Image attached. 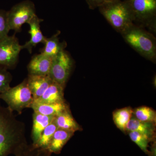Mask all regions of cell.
<instances>
[{
    "label": "cell",
    "instance_id": "cell-1",
    "mask_svg": "<svg viewBox=\"0 0 156 156\" xmlns=\"http://www.w3.org/2000/svg\"><path fill=\"white\" fill-rule=\"evenodd\" d=\"M28 144L24 123L8 107L0 106V156L17 155Z\"/></svg>",
    "mask_w": 156,
    "mask_h": 156
},
{
    "label": "cell",
    "instance_id": "cell-2",
    "mask_svg": "<svg viewBox=\"0 0 156 156\" xmlns=\"http://www.w3.org/2000/svg\"><path fill=\"white\" fill-rule=\"evenodd\" d=\"M121 34L126 43L140 56L155 63L156 39L154 34L134 24Z\"/></svg>",
    "mask_w": 156,
    "mask_h": 156
},
{
    "label": "cell",
    "instance_id": "cell-3",
    "mask_svg": "<svg viewBox=\"0 0 156 156\" xmlns=\"http://www.w3.org/2000/svg\"><path fill=\"white\" fill-rule=\"evenodd\" d=\"M98 9L112 27L120 34L134 24L131 10L124 0H115Z\"/></svg>",
    "mask_w": 156,
    "mask_h": 156
},
{
    "label": "cell",
    "instance_id": "cell-4",
    "mask_svg": "<svg viewBox=\"0 0 156 156\" xmlns=\"http://www.w3.org/2000/svg\"><path fill=\"white\" fill-rule=\"evenodd\" d=\"M131 10L135 25L156 32V0H124Z\"/></svg>",
    "mask_w": 156,
    "mask_h": 156
},
{
    "label": "cell",
    "instance_id": "cell-5",
    "mask_svg": "<svg viewBox=\"0 0 156 156\" xmlns=\"http://www.w3.org/2000/svg\"><path fill=\"white\" fill-rule=\"evenodd\" d=\"M0 99L6 102L11 110L19 114H21L25 108H30L34 100L27 85V78L19 85L11 87L0 94Z\"/></svg>",
    "mask_w": 156,
    "mask_h": 156
},
{
    "label": "cell",
    "instance_id": "cell-6",
    "mask_svg": "<svg viewBox=\"0 0 156 156\" xmlns=\"http://www.w3.org/2000/svg\"><path fill=\"white\" fill-rule=\"evenodd\" d=\"M37 16L34 4L30 0L23 1L13 6L7 11V17L10 30L15 32L21 31V27L28 23Z\"/></svg>",
    "mask_w": 156,
    "mask_h": 156
},
{
    "label": "cell",
    "instance_id": "cell-7",
    "mask_svg": "<svg viewBox=\"0 0 156 156\" xmlns=\"http://www.w3.org/2000/svg\"><path fill=\"white\" fill-rule=\"evenodd\" d=\"M73 60L65 50L53 58L49 76L52 80L65 87L73 66Z\"/></svg>",
    "mask_w": 156,
    "mask_h": 156
},
{
    "label": "cell",
    "instance_id": "cell-8",
    "mask_svg": "<svg viewBox=\"0 0 156 156\" xmlns=\"http://www.w3.org/2000/svg\"><path fill=\"white\" fill-rule=\"evenodd\" d=\"M22 45L15 35L6 37L0 41V66L13 69L18 63Z\"/></svg>",
    "mask_w": 156,
    "mask_h": 156
},
{
    "label": "cell",
    "instance_id": "cell-9",
    "mask_svg": "<svg viewBox=\"0 0 156 156\" xmlns=\"http://www.w3.org/2000/svg\"><path fill=\"white\" fill-rule=\"evenodd\" d=\"M53 58L40 54L34 55L27 65L29 75L47 76L49 75Z\"/></svg>",
    "mask_w": 156,
    "mask_h": 156
},
{
    "label": "cell",
    "instance_id": "cell-10",
    "mask_svg": "<svg viewBox=\"0 0 156 156\" xmlns=\"http://www.w3.org/2000/svg\"><path fill=\"white\" fill-rule=\"evenodd\" d=\"M43 21V19L39 18L37 15L27 23L30 26L28 33L30 34V38L22 45V48L27 49L30 53H32L33 49L39 43L44 44L47 38L44 36L41 30L40 23Z\"/></svg>",
    "mask_w": 156,
    "mask_h": 156
},
{
    "label": "cell",
    "instance_id": "cell-11",
    "mask_svg": "<svg viewBox=\"0 0 156 156\" xmlns=\"http://www.w3.org/2000/svg\"><path fill=\"white\" fill-rule=\"evenodd\" d=\"M27 79L29 88L34 100L40 98L53 82L48 76L28 75Z\"/></svg>",
    "mask_w": 156,
    "mask_h": 156
},
{
    "label": "cell",
    "instance_id": "cell-12",
    "mask_svg": "<svg viewBox=\"0 0 156 156\" xmlns=\"http://www.w3.org/2000/svg\"><path fill=\"white\" fill-rule=\"evenodd\" d=\"M30 108L34 112L44 115L56 117L66 111L69 109L66 101L53 103H41L34 101Z\"/></svg>",
    "mask_w": 156,
    "mask_h": 156
},
{
    "label": "cell",
    "instance_id": "cell-13",
    "mask_svg": "<svg viewBox=\"0 0 156 156\" xmlns=\"http://www.w3.org/2000/svg\"><path fill=\"white\" fill-rule=\"evenodd\" d=\"M33 126L31 137L33 145H35L45 128L53 122L55 117L44 115L34 112L32 115Z\"/></svg>",
    "mask_w": 156,
    "mask_h": 156
},
{
    "label": "cell",
    "instance_id": "cell-14",
    "mask_svg": "<svg viewBox=\"0 0 156 156\" xmlns=\"http://www.w3.org/2000/svg\"><path fill=\"white\" fill-rule=\"evenodd\" d=\"M64 87L53 81L40 98L34 101L41 103H53L66 101Z\"/></svg>",
    "mask_w": 156,
    "mask_h": 156
},
{
    "label": "cell",
    "instance_id": "cell-15",
    "mask_svg": "<svg viewBox=\"0 0 156 156\" xmlns=\"http://www.w3.org/2000/svg\"><path fill=\"white\" fill-rule=\"evenodd\" d=\"M60 34V32L58 31L50 38H46L44 43V46L41 50V53L53 58L64 50L67 47V43L66 41L60 42L58 37Z\"/></svg>",
    "mask_w": 156,
    "mask_h": 156
},
{
    "label": "cell",
    "instance_id": "cell-16",
    "mask_svg": "<svg viewBox=\"0 0 156 156\" xmlns=\"http://www.w3.org/2000/svg\"><path fill=\"white\" fill-rule=\"evenodd\" d=\"M74 134L72 132L58 128L53 134L48 150L52 154H60L64 146Z\"/></svg>",
    "mask_w": 156,
    "mask_h": 156
},
{
    "label": "cell",
    "instance_id": "cell-17",
    "mask_svg": "<svg viewBox=\"0 0 156 156\" xmlns=\"http://www.w3.org/2000/svg\"><path fill=\"white\" fill-rule=\"evenodd\" d=\"M54 122L58 128L74 133L81 129L80 126L73 117L70 109L55 117Z\"/></svg>",
    "mask_w": 156,
    "mask_h": 156
},
{
    "label": "cell",
    "instance_id": "cell-18",
    "mask_svg": "<svg viewBox=\"0 0 156 156\" xmlns=\"http://www.w3.org/2000/svg\"><path fill=\"white\" fill-rule=\"evenodd\" d=\"M155 129L154 123L141 122L132 117L126 127V131L138 132L148 136L152 140L154 135Z\"/></svg>",
    "mask_w": 156,
    "mask_h": 156
},
{
    "label": "cell",
    "instance_id": "cell-19",
    "mask_svg": "<svg viewBox=\"0 0 156 156\" xmlns=\"http://www.w3.org/2000/svg\"><path fill=\"white\" fill-rule=\"evenodd\" d=\"M134 113L131 107L124 108L115 111L113 113V119L118 128L122 131H126V127Z\"/></svg>",
    "mask_w": 156,
    "mask_h": 156
},
{
    "label": "cell",
    "instance_id": "cell-20",
    "mask_svg": "<svg viewBox=\"0 0 156 156\" xmlns=\"http://www.w3.org/2000/svg\"><path fill=\"white\" fill-rule=\"evenodd\" d=\"M57 129L58 128L54 120L53 122L45 128L42 132L37 144L34 146L44 149L48 150V146L50 144L53 134Z\"/></svg>",
    "mask_w": 156,
    "mask_h": 156
},
{
    "label": "cell",
    "instance_id": "cell-21",
    "mask_svg": "<svg viewBox=\"0 0 156 156\" xmlns=\"http://www.w3.org/2000/svg\"><path fill=\"white\" fill-rule=\"evenodd\" d=\"M136 119L141 122L154 123L156 122V112L147 106H141L134 112Z\"/></svg>",
    "mask_w": 156,
    "mask_h": 156
},
{
    "label": "cell",
    "instance_id": "cell-22",
    "mask_svg": "<svg viewBox=\"0 0 156 156\" xmlns=\"http://www.w3.org/2000/svg\"><path fill=\"white\" fill-rule=\"evenodd\" d=\"M129 136L131 140L136 144L144 152L151 156L150 151L148 149L149 143L152 140L151 138L146 135L135 131L129 132Z\"/></svg>",
    "mask_w": 156,
    "mask_h": 156
},
{
    "label": "cell",
    "instance_id": "cell-23",
    "mask_svg": "<svg viewBox=\"0 0 156 156\" xmlns=\"http://www.w3.org/2000/svg\"><path fill=\"white\" fill-rule=\"evenodd\" d=\"M15 156H52L48 150L37 147L33 144H28L21 152Z\"/></svg>",
    "mask_w": 156,
    "mask_h": 156
},
{
    "label": "cell",
    "instance_id": "cell-24",
    "mask_svg": "<svg viewBox=\"0 0 156 156\" xmlns=\"http://www.w3.org/2000/svg\"><path fill=\"white\" fill-rule=\"evenodd\" d=\"M12 80L11 73L6 68L0 66V94L9 90Z\"/></svg>",
    "mask_w": 156,
    "mask_h": 156
},
{
    "label": "cell",
    "instance_id": "cell-25",
    "mask_svg": "<svg viewBox=\"0 0 156 156\" xmlns=\"http://www.w3.org/2000/svg\"><path fill=\"white\" fill-rule=\"evenodd\" d=\"M10 30L8 17L7 11L0 10V41L8 36Z\"/></svg>",
    "mask_w": 156,
    "mask_h": 156
},
{
    "label": "cell",
    "instance_id": "cell-26",
    "mask_svg": "<svg viewBox=\"0 0 156 156\" xmlns=\"http://www.w3.org/2000/svg\"><path fill=\"white\" fill-rule=\"evenodd\" d=\"M89 9L94 10L115 0H86Z\"/></svg>",
    "mask_w": 156,
    "mask_h": 156
}]
</instances>
